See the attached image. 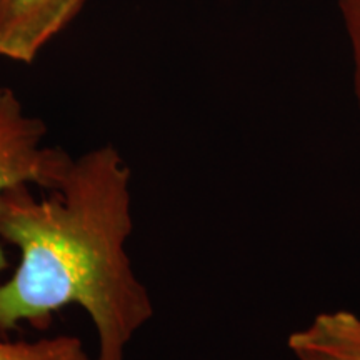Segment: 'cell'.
I'll use <instances>...</instances> for the list:
<instances>
[{"label": "cell", "mask_w": 360, "mask_h": 360, "mask_svg": "<svg viewBox=\"0 0 360 360\" xmlns=\"http://www.w3.org/2000/svg\"><path fill=\"white\" fill-rule=\"evenodd\" d=\"M130 209V169L112 146L72 160L45 199L29 186L4 192L0 238L19 249L20 260L0 285V332L20 322L45 330L53 314L79 305L97 328V360H124L135 332L154 315L125 252Z\"/></svg>", "instance_id": "obj_1"}, {"label": "cell", "mask_w": 360, "mask_h": 360, "mask_svg": "<svg viewBox=\"0 0 360 360\" xmlns=\"http://www.w3.org/2000/svg\"><path fill=\"white\" fill-rule=\"evenodd\" d=\"M85 0H0V57L32 64Z\"/></svg>", "instance_id": "obj_3"}, {"label": "cell", "mask_w": 360, "mask_h": 360, "mask_svg": "<svg viewBox=\"0 0 360 360\" xmlns=\"http://www.w3.org/2000/svg\"><path fill=\"white\" fill-rule=\"evenodd\" d=\"M289 347L315 360H360V317L347 310L317 315L289 337Z\"/></svg>", "instance_id": "obj_4"}, {"label": "cell", "mask_w": 360, "mask_h": 360, "mask_svg": "<svg viewBox=\"0 0 360 360\" xmlns=\"http://www.w3.org/2000/svg\"><path fill=\"white\" fill-rule=\"evenodd\" d=\"M342 17L352 44L355 65V92L360 103V0H339Z\"/></svg>", "instance_id": "obj_6"}, {"label": "cell", "mask_w": 360, "mask_h": 360, "mask_svg": "<svg viewBox=\"0 0 360 360\" xmlns=\"http://www.w3.org/2000/svg\"><path fill=\"white\" fill-rule=\"evenodd\" d=\"M0 360H90L77 335L45 337L34 342L0 339Z\"/></svg>", "instance_id": "obj_5"}, {"label": "cell", "mask_w": 360, "mask_h": 360, "mask_svg": "<svg viewBox=\"0 0 360 360\" xmlns=\"http://www.w3.org/2000/svg\"><path fill=\"white\" fill-rule=\"evenodd\" d=\"M299 357V360H315L314 357H310V355H297Z\"/></svg>", "instance_id": "obj_7"}, {"label": "cell", "mask_w": 360, "mask_h": 360, "mask_svg": "<svg viewBox=\"0 0 360 360\" xmlns=\"http://www.w3.org/2000/svg\"><path fill=\"white\" fill-rule=\"evenodd\" d=\"M47 127L37 117L27 115L17 94L0 87V195L19 186L58 187L72 157L60 147L42 146ZM8 260L0 245V274Z\"/></svg>", "instance_id": "obj_2"}]
</instances>
